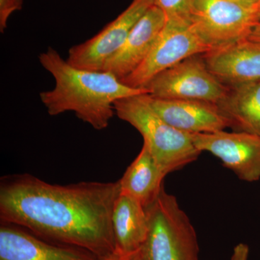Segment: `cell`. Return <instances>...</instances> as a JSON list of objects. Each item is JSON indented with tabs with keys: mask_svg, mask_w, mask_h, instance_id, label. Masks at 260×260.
<instances>
[{
	"mask_svg": "<svg viewBox=\"0 0 260 260\" xmlns=\"http://www.w3.org/2000/svg\"><path fill=\"white\" fill-rule=\"evenodd\" d=\"M39 61L55 81L54 88L40 93L48 114L73 112L95 129L109 126L117 101L147 93L145 89L128 86L109 72L75 68L53 48L42 53Z\"/></svg>",
	"mask_w": 260,
	"mask_h": 260,
	"instance_id": "obj_2",
	"label": "cell"
},
{
	"mask_svg": "<svg viewBox=\"0 0 260 260\" xmlns=\"http://www.w3.org/2000/svg\"><path fill=\"white\" fill-rule=\"evenodd\" d=\"M150 96L204 101L218 104L229 87L210 71L203 54L186 58L159 73L145 88Z\"/></svg>",
	"mask_w": 260,
	"mask_h": 260,
	"instance_id": "obj_6",
	"label": "cell"
},
{
	"mask_svg": "<svg viewBox=\"0 0 260 260\" xmlns=\"http://www.w3.org/2000/svg\"><path fill=\"white\" fill-rule=\"evenodd\" d=\"M146 209L149 231L143 260H200L194 228L177 198L162 188Z\"/></svg>",
	"mask_w": 260,
	"mask_h": 260,
	"instance_id": "obj_4",
	"label": "cell"
},
{
	"mask_svg": "<svg viewBox=\"0 0 260 260\" xmlns=\"http://www.w3.org/2000/svg\"><path fill=\"white\" fill-rule=\"evenodd\" d=\"M218 105L234 131L260 137V81L229 86Z\"/></svg>",
	"mask_w": 260,
	"mask_h": 260,
	"instance_id": "obj_15",
	"label": "cell"
},
{
	"mask_svg": "<svg viewBox=\"0 0 260 260\" xmlns=\"http://www.w3.org/2000/svg\"><path fill=\"white\" fill-rule=\"evenodd\" d=\"M199 151L209 152L241 180L260 179V137L243 132H215L191 134Z\"/></svg>",
	"mask_w": 260,
	"mask_h": 260,
	"instance_id": "obj_9",
	"label": "cell"
},
{
	"mask_svg": "<svg viewBox=\"0 0 260 260\" xmlns=\"http://www.w3.org/2000/svg\"><path fill=\"white\" fill-rule=\"evenodd\" d=\"M153 5V0H133L99 34L70 48L67 61L75 68L102 71L107 61L120 49L135 25Z\"/></svg>",
	"mask_w": 260,
	"mask_h": 260,
	"instance_id": "obj_8",
	"label": "cell"
},
{
	"mask_svg": "<svg viewBox=\"0 0 260 260\" xmlns=\"http://www.w3.org/2000/svg\"><path fill=\"white\" fill-rule=\"evenodd\" d=\"M244 1L248 2V3H252V4H256V3H258L259 0H244Z\"/></svg>",
	"mask_w": 260,
	"mask_h": 260,
	"instance_id": "obj_23",
	"label": "cell"
},
{
	"mask_svg": "<svg viewBox=\"0 0 260 260\" xmlns=\"http://www.w3.org/2000/svg\"><path fill=\"white\" fill-rule=\"evenodd\" d=\"M249 252V246L244 243H240L234 248L232 260H248Z\"/></svg>",
	"mask_w": 260,
	"mask_h": 260,
	"instance_id": "obj_19",
	"label": "cell"
},
{
	"mask_svg": "<svg viewBox=\"0 0 260 260\" xmlns=\"http://www.w3.org/2000/svg\"><path fill=\"white\" fill-rule=\"evenodd\" d=\"M255 8L256 20H257V23H260V0L256 3Z\"/></svg>",
	"mask_w": 260,
	"mask_h": 260,
	"instance_id": "obj_22",
	"label": "cell"
},
{
	"mask_svg": "<svg viewBox=\"0 0 260 260\" xmlns=\"http://www.w3.org/2000/svg\"><path fill=\"white\" fill-rule=\"evenodd\" d=\"M193 0H153L154 5L164 12L167 20L191 24Z\"/></svg>",
	"mask_w": 260,
	"mask_h": 260,
	"instance_id": "obj_17",
	"label": "cell"
},
{
	"mask_svg": "<svg viewBox=\"0 0 260 260\" xmlns=\"http://www.w3.org/2000/svg\"><path fill=\"white\" fill-rule=\"evenodd\" d=\"M211 49L191 24L167 20L151 51L131 74L121 80L128 86L145 89L154 77L186 58L209 52Z\"/></svg>",
	"mask_w": 260,
	"mask_h": 260,
	"instance_id": "obj_7",
	"label": "cell"
},
{
	"mask_svg": "<svg viewBox=\"0 0 260 260\" xmlns=\"http://www.w3.org/2000/svg\"><path fill=\"white\" fill-rule=\"evenodd\" d=\"M119 181L52 184L29 174L5 176L0 183L2 223L107 259L116 254L112 226Z\"/></svg>",
	"mask_w": 260,
	"mask_h": 260,
	"instance_id": "obj_1",
	"label": "cell"
},
{
	"mask_svg": "<svg viewBox=\"0 0 260 260\" xmlns=\"http://www.w3.org/2000/svg\"><path fill=\"white\" fill-rule=\"evenodd\" d=\"M23 0H0V30L4 32L10 15L22 9Z\"/></svg>",
	"mask_w": 260,
	"mask_h": 260,
	"instance_id": "obj_18",
	"label": "cell"
},
{
	"mask_svg": "<svg viewBox=\"0 0 260 260\" xmlns=\"http://www.w3.org/2000/svg\"><path fill=\"white\" fill-rule=\"evenodd\" d=\"M90 251L49 242L23 228L2 223L0 260H103Z\"/></svg>",
	"mask_w": 260,
	"mask_h": 260,
	"instance_id": "obj_10",
	"label": "cell"
},
{
	"mask_svg": "<svg viewBox=\"0 0 260 260\" xmlns=\"http://www.w3.org/2000/svg\"><path fill=\"white\" fill-rule=\"evenodd\" d=\"M146 94L117 101L114 111L119 119L139 132L143 143L167 175L195 161L201 152L195 147L191 134L176 129L154 111Z\"/></svg>",
	"mask_w": 260,
	"mask_h": 260,
	"instance_id": "obj_3",
	"label": "cell"
},
{
	"mask_svg": "<svg viewBox=\"0 0 260 260\" xmlns=\"http://www.w3.org/2000/svg\"><path fill=\"white\" fill-rule=\"evenodd\" d=\"M210 71L226 86L260 81V43L242 39L203 54Z\"/></svg>",
	"mask_w": 260,
	"mask_h": 260,
	"instance_id": "obj_12",
	"label": "cell"
},
{
	"mask_svg": "<svg viewBox=\"0 0 260 260\" xmlns=\"http://www.w3.org/2000/svg\"><path fill=\"white\" fill-rule=\"evenodd\" d=\"M147 99L154 111L168 124L189 133H212L230 127V123L218 104L186 99Z\"/></svg>",
	"mask_w": 260,
	"mask_h": 260,
	"instance_id": "obj_11",
	"label": "cell"
},
{
	"mask_svg": "<svg viewBox=\"0 0 260 260\" xmlns=\"http://www.w3.org/2000/svg\"><path fill=\"white\" fill-rule=\"evenodd\" d=\"M166 23L164 12L155 5L150 7L102 71L109 72L120 80L133 73L148 56Z\"/></svg>",
	"mask_w": 260,
	"mask_h": 260,
	"instance_id": "obj_13",
	"label": "cell"
},
{
	"mask_svg": "<svg viewBox=\"0 0 260 260\" xmlns=\"http://www.w3.org/2000/svg\"><path fill=\"white\" fill-rule=\"evenodd\" d=\"M103 260H143L142 256L141 249L133 254H128V255H121V254H116L111 257L107 258Z\"/></svg>",
	"mask_w": 260,
	"mask_h": 260,
	"instance_id": "obj_20",
	"label": "cell"
},
{
	"mask_svg": "<svg viewBox=\"0 0 260 260\" xmlns=\"http://www.w3.org/2000/svg\"><path fill=\"white\" fill-rule=\"evenodd\" d=\"M166 176L143 143L140 153L119 180L121 191L134 197L147 208L164 187Z\"/></svg>",
	"mask_w": 260,
	"mask_h": 260,
	"instance_id": "obj_16",
	"label": "cell"
},
{
	"mask_svg": "<svg viewBox=\"0 0 260 260\" xmlns=\"http://www.w3.org/2000/svg\"><path fill=\"white\" fill-rule=\"evenodd\" d=\"M256 23L255 4L244 0H193L191 27L211 50L247 39Z\"/></svg>",
	"mask_w": 260,
	"mask_h": 260,
	"instance_id": "obj_5",
	"label": "cell"
},
{
	"mask_svg": "<svg viewBox=\"0 0 260 260\" xmlns=\"http://www.w3.org/2000/svg\"><path fill=\"white\" fill-rule=\"evenodd\" d=\"M249 40L260 43V23L255 24L247 38Z\"/></svg>",
	"mask_w": 260,
	"mask_h": 260,
	"instance_id": "obj_21",
	"label": "cell"
},
{
	"mask_svg": "<svg viewBox=\"0 0 260 260\" xmlns=\"http://www.w3.org/2000/svg\"><path fill=\"white\" fill-rule=\"evenodd\" d=\"M112 226L116 254L128 255L140 251L148 237V214L134 197L120 192L114 203Z\"/></svg>",
	"mask_w": 260,
	"mask_h": 260,
	"instance_id": "obj_14",
	"label": "cell"
}]
</instances>
